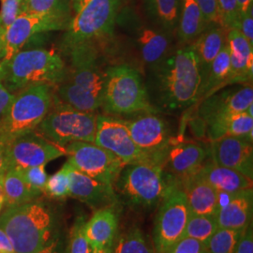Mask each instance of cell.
Masks as SVG:
<instances>
[{
	"instance_id": "cell-7",
	"label": "cell",
	"mask_w": 253,
	"mask_h": 253,
	"mask_svg": "<svg viewBox=\"0 0 253 253\" xmlns=\"http://www.w3.org/2000/svg\"><path fill=\"white\" fill-rule=\"evenodd\" d=\"M120 0H90L73 15L62 39L64 51L106 36L113 30Z\"/></svg>"
},
{
	"instance_id": "cell-48",
	"label": "cell",
	"mask_w": 253,
	"mask_h": 253,
	"mask_svg": "<svg viewBox=\"0 0 253 253\" xmlns=\"http://www.w3.org/2000/svg\"><path fill=\"white\" fill-rule=\"evenodd\" d=\"M237 6L239 10V15L245 14L251 9H253V0H237Z\"/></svg>"
},
{
	"instance_id": "cell-30",
	"label": "cell",
	"mask_w": 253,
	"mask_h": 253,
	"mask_svg": "<svg viewBox=\"0 0 253 253\" xmlns=\"http://www.w3.org/2000/svg\"><path fill=\"white\" fill-rule=\"evenodd\" d=\"M113 253H155L151 240L138 228L128 230L115 240Z\"/></svg>"
},
{
	"instance_id": "cell-42",
	"label": "cell",
	"mask_w": 253,
	"mask_h": 253,
	"mask_svg": "<svg viewBox=\"0 0 253 253\" xmlns=\"http://www.w3.org/2000/svg\"><path fill=\"white\" fill-rule=\"evenodd\" d=\"M208 24L219 25L217 0H195Z\"/></svg>"
},
{
	"instance_id": "cell-10",
	"label": "cell",
	"mask_w": 253,
	"mask_h": 253,
	"mask_svg": "<svg viewBox=\"0 0 253 253\" xmlns=\"http://www.w3.org/2000/svg\"><path fill=\"white\" fill-rule=\"evenodd\" d=\"M65 149L69 156L67 162L73 168L113 187L125 167L118 157L94 143L73 142Z\"/></svg>"
},
{
	"instance_id": "cell-15",
	"label": "cell",
	"mask_w": 253,
	"mask_h": 253,
	"mask_svg": "<svg viewBox=\"0 0 253 253\" xmlns=\"http://www.w3.org/2000/svg\"><path fill=\"white\" fill-rule=\"evenodd\" d=\"M124 121L137 146L159 162L165 163L170 136L163 118L147 113L135 119Z\"/></svg>"
},
{
	"instance_id": "cell-31",
	"label": "cell",
	"mask_w": 253,
	"mask_h": 253,
	"mask_svg": "<svg viewBox=\"0 0 253 253\" xmlns=\"http://www.w3.org/2000/svg\"><path fill=\"white\" fill-rule=\"evenodd\" d=\"M217 229L218 225L216 216L189 213L183 237H190L206 245Z\"/></svg>"
},
{
	"instance_id": "cell-13",
	"label": "cell",
	"mask_w": 253,
	"mask_h": 253,
	"mask_svg": "<svg viewBox=\"0 0 253 253\" xmlns=\"http://www.w3.org/2000/svg\"><path fill=\"white\" fill-rule=\"evenodd\" d=\"M71 58V68L68 69L65 81L91 93L103 101V92L106 81V71H103L97 49L92 42L75 46L67 52Z\"/></svg>"
},
{
	"instance_id": "cell-24",
	"label": "cell",
	"mask_w": 253,
	"mask_h": 253,
	"mask_svg": "<svg viewBox=\"0 0 253 253\" xmlns=\"http://www.w3.org/2000/svg\"><path fill=\"white\" fill-rule=\"evenodd\" d=\"M196 174L217 191L236 192L253 189V179L235 170L219 166L212 161L205 163Z\"/></svg>"
},
{
	"instance_id": "cell-19",
	"label": "cell",
	"mask_w": 253,
	"mask_h": 253,
	"mask_svg": "<svg viewBox=\"0 0 253 253\" xmlns=\"http://www.w3.org/2000/svg\"><path fill=\"white\" fill-rule=\"evenodd\" d=\"M231 71L227 84H250L253 80V46L236 28L227 30Z\"/></svg>"
},
{
	"instance_id": "cell-44",
	"label": "cell",
	"mask_w": 253,
	"mask_h": 253,
	"mask_svg": "<svg viewBox=\"0 0 253 253\" xmlns=\"http://www.w3.org/2000/svg\"><path fill=\"white\" fill-rule=\"evenodd\" d=\"M235 253H253V225L250 224L241 236Z\"/></svg>"
},
{
	"instance_id": "cell-22",
	"label": "cell",
	"mask_w": 253,
	"mask_h": 253,
	"mask_svg": "<svg viewBox=\"0 0 253 253\" xmlns=\"http://www.w3.org/2000/svg\"><path fill=\"white\" fill-rule=\"evenodd\" d=\"M190 213L216 216L217 191L196 173L182 181Z\"/></svg>"
},
{
	"instance_id": "cell-8",
	"label": "cell",
	"mask_w": 253,
	"mask_h": 253,
	"mask_svg": "<svg viewBox=\"0 0 253 253\" xmlns=\"http://www.w3.org/2000/svg\"><path fill=\"white\" fill-rule=\"evenodd\" d=\"M118 178L127 199L143 207L154 206L162 201L172 185L165 179L164 164L159 163L126 165Z\"/></svg>"
},
{
	"instance_id": "cell-27",
	"label": "cell",
	"mask_w": 253,
	"mask_h": 253,
	"mask_svg": "<svg viewBox=\"0 0 253 253\" xmlns=\"http://www.w3.org/2000/svg\"><path fill=\"white\" fill-rule=\"evenodd\" d=\"M208 25L195 0L182 1V13L178 29L181 41L190 42L197 39Z\"/></svg>"
},
{
	"instance_id": "cell-2",
	"label": "cell",
	"mask_w": 253,
	"mask_h": 253,
	"mask_svg": "<svg viewBox=\"0 0 253 253\" xmlns=\"http://www.w3.org/2000/svg\"><path fill=\"white\" fill-rule=\"evenodd\" d=\"M4 65L2 84L13 94L34 84L56 86L68 73L63 59L53 50H21Z\"/></svg>"
},
{
	"instance_id": "cell-55",
	"label": "cell",
	"mask_w": 253,
	"mask_h": 253,
	"mask_svg": "<svg viewBox=\"0 0 253 253\" xmlns=\"http://www.w3.org/2000/svg\"><path fill=\"white\" fill-rule=\"evenodd\" d=\"M0 253H9V252H0Z\"/></svg>"
},
{
	"instance_id": "cell-25",
	"label": "cell",
	"mask_w": 253,
	"mask_h": 253,
	"mask_svg": "<svg viewBox=\"0 0 253 253\" xmlns=\"http://www.w3.org/2000/svg\"><path fill=\"white\" fill-rule=\"evenodd\" d=\"M227 42V30L217 25V27H207L197 38L194 48L199 58L202 80L208 76L209 68L217 54Z\"/></svg>"
},
{
	"instance_id": "cell-54",
	"label": "cell",
	"mask_w": 253,
	"mask_h": 253,
	"mask_svg": "<svg viewBox=\"0 0 253 253\" xmlns=\"http://www.w3.org/2000/svg\"><path fill=\"white\" fill-rule=\"evenodd\" d=\"M5 35V32L2 30V28H1V23H0V37H4Z\"/></svg>"
},
{
	"instance_id": "cell-18",
	"label": "cell",
	"mask_w": 253,
	"mask_h": 253,
	"mask_svg": "<svg viewBox=\"0 0 253 253\" xmlns=\"http://www.w3.org/2000/svg\"><path fill=\"white\" fill-rule=\"evenodd\" d=\"M208 151L195 143H180L168 149L164 167L181 181L194 175L205 164Z\"/></svg>"
},
{
	"instance_id": "cell-4",
	"label": "cell",
	"mask_w": 253,
	"mask_h": 253,
	"mask_svg": "<svg viewBox=\"0 0 253 253\" xmlns=\"http://www.w3.org/2000/svg\"><path fill=\"white\" fill-rule=\"evenodd\" d=\"M53 91L48 84H34L14 94L0 120V139L7 144L35 131L52 106Z\"/></svg>"
},
{
	"instance_id": "cell-49",
	"label": "cell",
	"mask_w": 253,
	"mask_h": 253,
	"mask_svg": "<svg viewBox=\"0 0 253 253\" xmlns=\"http://www.w3.org/2000/svg\"><path fill=\"white\" fill-rule=\"evenodd\" d=\"M7 143L0 139V172L5 171V160H6V149H7Z\"/></svg>"
},
{
	"instance_id": "cell-9",
	"label": "cell",
	"mask_w": 253,
	"mask_h": 253,
	"mask_svg": "<svg viewBox=\"0 0 253 253\" xmlns=\"http://www.w3.org/2000/svg\"><path fill=\"white\" fill-rule=\"evenodd\" d=\"M187 198L182 188L172 183L163 199L153 232L155 253H166L184 235L189 217Z\"/></svg>"
},
{
	"instance_id": "cell-53",
	"label": "cell",
	"mask_w": 253,
	"mask_h": 253,
	"mask_svg": "<svg viewBox=\"0 0 253 253\" xmlns=\"http://www.w3.org/2000/svg\"><path fill=\"white\" fill-rule=\"evenodd\" d=\"M112 249H105V250H100V251H94L93 253H112Z\"/></svg>"
},
{
	"instance_id": "cell-28",
	"label": "cell",
	"mask_w": 253,
	"mask_h": 253,
	"mask_svg": "<svg viewBox=\"0 0 253 253\" xmlns=\"http://www.w3.org/2000/svg\"><path fill=\"white\" fill-rule=\"evenodd\" d=\"M4 192L6 208L25 205L37 198L34 192L28 188L19 170L15 168H10L5 172Z\"/></svg>"
},
{
	"instance_id": "cell-16",
	"label": "cell",
	"mask_w": 253,
	"mask_h": 253,
	"mask_svg": "<svg viewBox=\"0 0 253 253\" xmlns=\"http://www.w3.org/2000/svg\"><path fill=\"white\" fill-rule=\"evenodd\" d=\"M212 162L253 178V142L246 138L224 136L211 144Z\"/></svg>"
},
{
	"instance_id": "cell-46",
	"label": "cell",
	"mask_w": 253,
	"mask_h": 253,
	"mask_svg": "<svg viewBox=\"0 0 253 253\" xmlns=\"http://www.w3.org/2000/svg\"><path fill=\"white\" fill-rule=\"evenodd\" d=\"M0 252L14 253L8 236L0 229Z\"/></svg>"
},
{
	"instance_id": "cell-41",
	"label": "cell",
	"mask_w": 253,
	"mask_h": 253,
	"mask_svg": "<svg viewBox=\"0 0 253 253\" xmlns=\"http://www.w3.org/2000/svg\"><path fill=\"white\" fill-rule=\"evenodd\" d=\"M166 253H208L206 245L190 238L182 237Z\"/></svg>"
},
{
	"instance_id": "cell-3",
	"label": "cell",
	"mask_w": 253,
	"mask_h": 253,
	"mask_svg": "<svg viewBox=\"0 0 253 253\" xmlns=\"http://www.w3.org/2000/svg\"><path fill=\"white\" fill-rule=\"evenodd\" d=\"M202 82L201 66L194 44L182 48L163 66L160 74L163 103L171 109L189 106L199 97Z\"/></svg>"
},
{
	"instance_id": "cell-37",
	"label": "cell",
	"mask_w": 253,
	"mask_h": 253,
	"mask_svg": "<svg viewBox=\"0 0 253 253\" xmlns=\"http://www.w3.org/2000/svg\"><path fill=\"white\" fill-rule=\"evenodd\" d=\"M219 26L224 29L235 28L239 20L237 0H217Z\"/></svg>"
},
{
	"instance_id": "cell-50",
	"label": "cell",
	"mask_w": 253,
	"mask_h": 253,
	"mask_svg": "<svg viewBox=\"0 0 253 253\" xmlns=\"http://www.w3.org/2000/svg\"><path fill=\"white\" fill-rule=\"evenodd\" d=\"M36 253H61L59 251L58 247V242L55 241H50L48 244L46 245L43 249H42L40 252Z\"/></svg>"
},
{
	"instance_id": "cell-56",
	"label": "cell",
	"mask_w": 253,
	"mask_h": 253,
	"mask_svg": "<svg viewBox=\"0 0 253 253\" xmlns=\"http://www.w3.org/2000/svg\"><path fill=\"white\" fill-rule=\"evenodd\" d=\"M21 1H22V2H25V3H26V1H27V0H21Z\"/></svg>"
},
{
	"instance_id": "cell-23",
	"label": "cell",
	"mask_w": 253,
	"mask_h": 253,
	"mask_svg": "<svg viewBox=\"0 0 253 253\" xmlns=\"http://www.w3.org/2000/svg\"><path fill=\"white\" fill-rule=\"evenodd\" d=\"M253 104V88L252 84H248L237 90L227 92L205 101L201 108V115L205 120L212 116L246 112Z\"/></svg>"
},
{
	"instance_id": "cell-11",
	"label": "cell",
	"mask_w": 253,
	"mask_h": 253,
	"mask_svg": "<svg viewBox=\"0 0 253 253\" xmlns=\"http://www.w3.org/2000/svg\"><path fill=\"white\" fill-rule=\"evenodd\" d=\"M93 143L114 154L125 166L140 163H163L137 146L125 121L119 118L98 115Z\"/></svg>"
},
{
	"instance_id": "cell-51",
	"label": "cell",
	"mask_w": 253,
	"mask_h": 253,
	"mask_svg": "<svg viewBox=\"0 0 253 253\" xmlns=\"http://www.w3.org/2000/svg\"><path fill=\"white\" fill-rule=\"evenodd\" d=\"M5 54V41H4V37H0V82H2V79L4 77V67L2 65V59L4 57Z\"/></svg>"
},
{
	"instance_id": "cell-43",
	"label": "cell",
	"mask_w": 253,
	"mask_h": 253,
	"mask_svg": "<svg viewBox=\"0 0 253 253\" xmlns=\"http://www.w3.org/2000/svg\"><path fill=\"white\" fill-rule=\"evenodd\" d=\"M244 36L245 39L253 46V9L239 16L237 26L235 27Z\"/></svg>"
},
{
	"instance_id": "cell-21",
	"label": "cell",
	"mask_w": 253,
	"mask_h": 253,
	"mask_svg": "<svg viewBox=\"0 0 253 253\" xmlns=\"http://www.w3.org/2000/svg\"><path fill=\"white\" fill-rule=\"evenodd\" d=\"M253 189L236 191L231 201L217 210L218 228L245 230L252 224Z\"/></svg>"
},
{
	"instance_id": "cell-32",
	"label": "cell",
	"mask_w": 253,
	"mask_h": 253,
	"mask_svg": "<svg viewBox=\"0 0 253 253\" xmlns=\"http://www.w3.org/2000/svg\"><path fill=\"white\" fill-rule=\"evenodd\" d=\"M26 12L71 21L69 0H27Z\"/></svg>"
},
{
	"instance_id": "cell-52",
	"label": "cell",
	"mask_w": 253,
	"mask_h": 253,
	"mask_svg": "<svg viewBox=\"0 0 253 253\" xmlns=\"http://www.w3.org/2000/svg\"><path fill=\"white\" fill-rule=\"evenodd\" d=\"M4 174L5 172H0V208L2 209L5 204V192H4Z\"/></svg>"
},
{
	"instance_id": "cell-39",
	"label": "cell",
	"mask_w": 253,
	"mask_h": 253,
	"mask_svg": "<svg viewBox=\"0 0 253 253\" xmlns=\"http://www.w3.org/2000/svg\"><path fill=\"white\" fill-rule=\"evenodd\" d=\"M155 12L165 27H172L178 13V0H152Z\"/></svg>"
},
{
	"instance_id": "cell-47",
	"label": "cell",
	"mask_w": 253,
	"mask_h": 253,
	"mask_svg": "<svg viewBox=\"0 0 253 253\" xmlns=\"http://www.w3.org/2000/svg\"><path fill=\"white\" fill-rule=\"evenodd\" d=\"M89 1L90 0H70V7L73 15L78 13Z\"/></svg>"
},
{
	"instance_id": "cell-20",
	"label": "cell",
	"mask_w": 253,
	"mask_h": 253,
	"mask_svg": "<svg viewBox=\"0 0 253 253\" xmlns=\"http://www.w3.org/2000/svg\"><path fill=\"white\" fill-rule=\"evenodd\" d=\"M118 215L112 208L99 209L84 223V233L93 251L113 248L118 233Z\"/></svg>"
},
{
	"instance_id": "cell-12",
	"label": "cell",
	"mask_w": 253,
	"mask_h": 253,
	"mask_svg": "<svg viewBox=\"0 0 253 253\" xmlns=\"http://www.w3.org/2000/svg\"><path fill=\"white\" fill-rule=\"evenodd\" d=\"M67 155L65 147L55 145L35 131L21 136L7 145L5 171L47 164Z\"/></svg>"
},
{
	"instance_id": "cell-36",
	"label": "cell",
	"mask_w": 253,
	"mask_h": 253,
	"mask_svg": "<svg viewBox=\"0 0 253 253\" xmlns=\"http://www.w3.org/2000/svg\"><path fill=\"white\" fill-rule=\"evenodd\" d=\"M28 188L34 192L37 197L44 193L48 174L45 171V164L29 167L26 169H17Z\"/></svg>"
},
{
	"instance_id": "cell-45",
	"label": "cell",
	"mask_w": 253,
	"mask_h": 253,
	"mask_svg": "<svg viewBox=\"0 0 253 253\" xmlns=\"http://www.w3.org/2000/svg\"><path fill=\"white\" fill-rule=\"evenodd\" d=\"M13 98H14V94L9 92L4 86L2 82H0V120H1V118H3L6 111L9 108Z\"/></svg>"
},
{
	"instance_id": "cell-14",
	"label": "cell",
	"mask_w": 253,
	"mask_h": 253,
	"mask_svg": "<svg viewBox=\"0 0 253 253\" xmlns=\"http://www.w3.org/2000/svg\"><path fill=\"white\" fill-rule=\"evenodd\" d=\"M69 23L70 21L49 15L27 12L21 14L5 32V54L2 63H7L33 37L49 31L66 30Z\"/></svg>"
},
{
	"instance_id": "cell-5",
	"label": "cell",
	"mask_w": 253,
	"mask_h": 253,
	"mask_svg": "<svg viewBox=\"0 0 253 253\" xmlns=\"http://www.w3.org/2000/svg\"><path fill=\"white\" fill-rule=\"evenodd\" d=\"M111 115L156 113L139 73L120 65L106 70V81L101 105Z\"/></svg>"
},
{
	"instance_id": "cell-57",
	"label": "cell",
	"mask_w": 253,
	"mask_h": 253,
	"mask_svg": "<svg viewBox=\"0 0 253 253\" xmlns=\"http://www.w3.org/2000/svg\"><path fill=\"white\" fill-rule=\"evenodd\" d=\"M1 210H2V209H1V208H0V211H1Z\"/></svg>"
},
{
	"instance_id": "cell-26",
	"label": "cell",
	"mask_w": 253,
	"mask_h": 253,
	"mask_svg": "<svg viewBox=\"0 0 253 253\" xmlns=\"http://www.w3.org/2000/svg\"><path fill=\"white\" fill-rule=\"evenodd\" d=\"M230 47L228 42H226L220 52L217 54L216 58L211 63L208 76L201 85L199 95L207 94V96H211L219 87L227 85L230 76Z\"/></svg>"
},
{
	"instance_id": "cell-17",
	"label": "cell",
	"mask_w": 253,
	"mask_h": 253,
	"mask_svg": "<svg viewBox=\"0 0 253 253\" xmlns=\"http://www.w3.org/2000/svg\"><path fill=\"white\" fill-rule=\"evenodd\" d=\"M70 196L93 208H103L115 199L114 187L96 180L73 168L70 164Z\"/></svg>"
},
{
	"instance_id": "cell-34",
	"label": "cell",
	"mask_w": 253,
	"mask_h": 253,
	"mask_svg": "<svg viewBox=\"0 0 253 253\" xmlns=\"http://www.w3.org/2000/svg\"><path fill=\"white\" fill-rule=\"evenodd\" d=\"M70 163L64 164L62 168L53 175L48 176L44 193L55 199H63L70 196Z\"/></svg>"
},
{
	"instance_id": "cell-40",
	"label": "cell",
	"mask_w": 253,
	"mask_h": 253,
	"mask_svg": "<svg viewBox=\"0 0 253 253\" xmlns=\"http://www.w3.org/2000/svg\"><path fill=\"white\" fill-rule=\"evenodd\" d=\"M84 223L83 218H78L73 225L69 253H93L94 252L84 233Z\"/></svg>"
},
{
	"instance_id": "cell-38",
	"label": "cell",
	"mask_w": 253,
	"mask_h": 253,
	"mask_svg": "<svg viewBox=\"0 0 253 253\" xmlns=\"http://www.w3.org/2000/svg\"><path fill=\"white\" fill-rule=\"evenodd\" d=\"M23 13H26V3L21 0H1L0 23L4 32Z\"/></svg>"
},
{
	"instance_id": "cell-1",
	"label": "cell",
	"mask_w": 253,
	"mask_h": 253,
	"mask_svg": "<svg viewBox=\"0 0 253 253\" xmlns=\"http://www.w3.org/2000/svg\"><path fill=\"white\" fill-rule=\"evenodd\" d=\"M0 229L14 253H36L50 242L53 217L44 205L31 202L6 208L0 215Z\"/></svg>"
},
{
	"instance_id": "cell-29",
	"label": "cell",
	"mask_w": 253,
	"mask_h": 253,
	"mask_svg": "<svg viewBox=\"0 0 253 253\" xmlns=\"http://www.w3.org/2000/svg\"><path fill=\"white\" fill-rule=\"evenodd\" d=\"M142 57L146 63H158L166 53L169 42L167 38L153 29L144 28L138 38Z\"/></svg>"
},
{
	"instance_id": "cell-35",
	"label": "cell",
	"mask_w": 253,
	"mask_h": 253,
	"mask_svg": "<svg viewBox=\"0 0 253 253\" xmlns=\"http://www.w3.org/2000/svg\"><path fill=\"white\" fill-rule=\"evenodd\" d=\"M253 117L247 111L231 116L228 121L226 136L246 138L253 142Z\"/></svg>"
},
{
	"instance_id": "cell-33",
	"label": "cell",
	"mask_w": 253,
	"mask_h": 253,
	"mask_svg": "<svg viewBox=\"0 0 253 253\" xmlns=\"http://www.w3.org/2000/svg\"><path fill=\"white\" fill-rule=\"evenodd\" d=\"M245 230L218 228L206 244L208 253H235Z\"/></svg>"
},
{
	"instance_id": "cell-6",
	"label": "cell",
	"mask_w": 253,
	"mask_h": 253,
	"mask_svg": "<svg viewBox=\"0 0 253 253\" xmlns=\"http://www.w3.org/2000/svg\"><path fill=\"white\" fill-rule=\"evenodd\" d=\"M97 118L96 113L73 108L53 94L52 106L37 128L41 135L62 147L73 142L93 143Z\"/></svg>"
},
{
	"instance_id": "cell-58",
	"label": "cell",
	"mask_w": 253,
	"mask_h": 253,
	"mask_svg": "<svg viewBox=\"0 0 253 253\" xmlns=\"http://www.w3.org/2000/svg\"><path fill=\"white\" fill-rule=\"evenodd\" d=\"M69 1H70V0H69Z\"/></svg>"
}]
</instances>
